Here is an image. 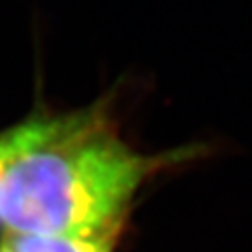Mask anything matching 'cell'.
I'll list each match as a JSON object with an SVG mask.
<instances>
[{
	"instance_id": "cell-2",
	"label": "cell",
	"mask_w": 252,
	"mask_h": 252,
	"mask_svg": "<svg viewBox=\"0 0 252 252\" xmlns=\"http://www.w3.org/2000/svg\"><path fill=\"white\" fill-rule=\"evenodd\" d=\"M121 226L92 234H8L2 244L8 252H115Z\"/></svg>"
},
{
	"instance_id": "cell-3",
	"label": "cell",
	"mask_w": 252,
	"mask_h": 252,
	"mask_svg": "<svg viewBox=\"0 0 252 252\" xmlns=\"http://www.w3.org/2000/svg\"><path fill=\"white\" fill-rule=\"evenodd\" d=\"M46 119V115H38L20 125H14L6 131H0V191H2V183L12 159L42 133Z\"/></svg>"
},
{
	"instance_id": "cell-1",
	"label": "cell",
	"mask_w": 252,
	"mask_h": 252,
	"mask_svg": "<svg viewBox=\"0 0 252 252\" xmlns=\"http://www.w3.org/2000/svg\"><path fill=\"white\" fill-rule=\"evenodd\" d=\"M165 159L131 149L97 105L48 115L0 191L8 234H92L123 226L129 203Z\"/></svg>"
},
{
	"instance_id": "cell-4",
	"label": "cell",
	"mask_w": 252,
	"mask_h": 252,
	"mask_svg": "<svg viewBox=\"0 0 252 252\" xmlns=\"http://www.w3.org/2000/svg\"><path fill=\"white\" fill-rule=\"evenodd\" d=\"M0 252H8V250H6L4 246H0Z\"/></svg>"
}]
</instances>
